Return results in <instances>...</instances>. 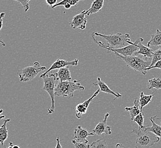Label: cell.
<instances>
[{
	"mask_svg": "<svg viewBox=\"0 0 161 148\" xmlns=\"http://www.w3.org/2000/svg\"><path fill=\"white\" fill-rule=\"evenodd\" d=\"M92 38L99 47L110 49L122 48L126 46L127 40H130V35L127 33L105 35L94 32L92 34Z\"/></svg>",
	"mask_w": 161,
	"mask_h": 148,
	"instance_id": "obj_1",
	"label": "cell"
},
{
	"mask_svg": "<svg viewBox=\"0 0 161 148\" xmlns=\"http://www.w3.org/2000/svg\"><path fill=\"white\" fill-rule=\"evenodd\" d=\"M117 58L127 64L128 67L133 68L136 71L140 72L143 75H146L147 72L145 69L150 66L152 63V59L147 58L144 56H140L137 55L130 56H123L118 54L114 53Z\"/></svg>",
	"mask_w": 161,
	"mask_h": 148,
	"instance_id": "obj_2",
	"label": "cell"
},
{
	"mask_svg": "<svg viewBox=\"0 0 161 148\" xmlns=\"http://www.w3.org/2000/svg\"><path fill=\"white\" fill-rule=\"evenodd\" d=\"M80 80L59 81L56 84L55 95L62 96L63 98L68 97L70 99L73 98L75 91L85 90V87L80 83Z\"/></svg>",
	"mask_w": 161,
	"mask_h": 148,
	"instance_id": "obj_3",
	"label": "cell"
},
{
	"mask_svg": "<svg viewBox=\"0 0 161 148\" xmlns=\"http://www.w3.org/2000/svg\"><path fill=\"white\" fill-rule=\"evenodd\" d=\"M131 132L136 133L137 136L136 142V148H149L161 140L154 133L146 130L145 126L141 129L133 130Z\"/></svg>",
	"mask_w": 161,
	"mask_h": 148,
	"instance_id": "obj_4",
	"label": "cell"
},
{
	"mask_svg": "<svg viewBox=\"0 0 161 148\" xmlns=\"http://www.w3.org/2000/svg\"><path fill=\"white\" fill-rule=\"evenodd\" d=\"M43 90L49 93L52 100L51 106L47 109V114H52L55 111V88L57 77L56 74H47L43 76Z\"/></svg>",
	"mask_w": 161,
	"mask_h": 148,
	"instance_id": "obj_5",
	"label": "cell"
},
{
	"mask_svg": "<svg viewBox=\"0 0 161 148\" xmlns=\"http://www.w3.org/2000/svg\"><path fill=\"white\" fill-rule=\"evenodd\" d=\"M45 69V66H41L39 62H34L33 66H28L19 70L17 75L21 82H27L34 79L41 71H43Z\"/></svg>",
	"mask_w": 161,
	"mask_h": 148,
	"instance_id": "obj_6",
	"label": "cell"
},
{
	"mask_svg": "<svg viewBox=\"0 0 161 148\" xmlns=\"http://www.w3.org/2000/svg\"><path fill=\"white\" fill-rule=\"evenodd\" d=\"M127 43H129V45L125 46L120 49H110L108 47H104V49L111 51L114 53H117L123 56H130L136 55V53L138 51L139 48L134 44L131 40H127Z\"/></svg>",
	"mask_w": 161,
	"mask_h": 148,
	"instance_id": "obj_7",
	"label": "cell"
},
{
	"mask_svg": "<svg viewBox=\"0 0 161 148\" xmlns=\"http://www.w3.org/2000/svg\"><path fill=\"white\" fill-rule=\"evenodd\" d=\"M86 10H84L73 17L72 21L69 23L71 28L73 29H80V30H84L86 29L87 22L86 18Z\"/></svg>",
	"mask_w": 161,
	"mask_h": 148,
	"instance_id": "obj_8",
	"label": "cell"
},
{
	"mask_svg": "<svg viewBox=\"0 0 161 148\" xmlns=\"http://www.w3.org/2000/svg\"><path fill=\"white\" fill-rule=\"evenodd\" d=\"M110 114L108 113L106 114L104 119L100 121L97 124L96 127L93 130L92 132L95 134V135L101 136L102 133H105L107 135H110L112 133V127L107 125V121Z\"/></svg>",
	"mask_w": 161,
	"mask_h": 148,
	"instance_id": "obj_9",
	"label": "cell"
},
{
	"mask_svg": "<svg viewBox=\"0 0 161 148\" xmlns=\"http://www.w3.org/2000/svg\"><path fill=\"white\" fill-rule=\"evenodd\" d=\"M78 62H79L78 59H75V60H73L72 61H70V62L65 61V60L58 59L57 61L53 63V65L50 66V67L47 70V71L44 72L43 74H41V75H40V77L41 78V77H43V76H45L47 73H49L50 71H52L53 70L59 69V68H62V67L67 66H77Z\"/></svg>",
	"mask_w": 161,
	"mask_h": 148,
	"instance_id": "obj_10",
	"label": "cell"
},
{
	"mask_svg": "<svg viewBox=\"0 0 161 148\" xmlns=\"http://www.w3.org/2000/svg\"><path fill=\"white\" fill-rule=\"evenodd\" d=\"M100 91H101L100 89L97 90L93 94V95L89 99H87V100L85 101L84 103H82L81 104H79L76 106V108H75L76 114H75V116H76V117H77L78 119H81L82 117V116L86 113L90 103L92 102V100H93L94 98H95L99 94Z\"/></svg>",
	"mask_w": 161,
	"mask_h": 148,
	"instance_id": "obj_11",
	"label": "cell"
},
{
	"mask_svg": "<svg viewBox=\"0 0 161 148\" xmlns=\"http://www.w3.org/2000/svg\"><path fill=\"white\" fill-rule=\"evenodd\" d=\"M143 40V38H140L135 42H133L134 44L136 45V46L139 48L138 51L136 53V55H141L147 58L152 59L154 54V50L150 49V47L147 46H145L142 45V42Z\"/></svg>",
	"mask_w": 161,
	"mask_h": 148,
	"instance_id": "obj_12",
	"label": "cell"
},
{
	"mask_svg": "<svg viewBox=\"0 0 161 148\" xmlns=\"http://www.w3.org/2000/svg\"><path fill=\"white\" fill-rule=\"evenodd\" d=\"M95 134L93 132H89L86 128H84L79 125L75 130L74 139L78 142H89L87 137L89 136H94Z\"/></svg>",
	"mask_w": 161,
	"mask_h": 148,
	"instance_id": "obj_13",
	"label": "cell"
},
{
	"mask_svg": "<svg viewBox=\"0 0 161 148\" xmlns=\"http://www.w3.org/2000/svg\"><path fill=\"white\" fill-rule=\"evenodd\" d=\"M93 85L94 86H97L99 87V89L101 90V91H102L103 92L106 93L108 94H111L113 95L116 98L115 99H121L122 97V95H121L119 93L115 92L113 91H112L106 84L103 82L101 80V77H98L97 78V82H94L93 83Z\"/></svg>",
	"mask_w": 161,
	"mask_h": 148,
	"instance_id": "obj_14",
	"label": "cell"
},
{
	"mask_svg": "<svg viewBox=\"0 0 161 148\" xmlns=\"http://www.w3.org/2000/svg\"><path fill=\"white\" fill-rule=\"evenodd\" d=\"M57 80L59 81H71L72 77L71 72L69 70V66H65L62 68H59L58 72L56 73Z\"/></svg>",
	"mask_w": 161,
	"mask_h": 148,
	"instance_id": "obj_15",
	"label": "cell"
},
{
	"mask_svg": "<svg viewBox=\"0 0 161 148\" xmlns=\"http://www.w3.org/2000/svg\"><path fill=\"white\" fill-rule=\"evenodd\" d=\"M126 111L129 112L131 120H133L136 117L138 114H140L141 112V105H140V100L136 99L134 101L133 107H126L125 108Z\"/></svg>",
	"mask_w": 161,
	"mask_h": 148,
	"instance_id": "obj_16",
	"label": "cell"
},
{
	"mask_svg": "<svg viewBox=\"0 0 161 148\" xmlns=\"http://www.w3.org/2000/svg\"><path fill=\"white\" fill-rule=\"evenodd\" d=\"M105 0H94L93 1L90 9L87 10L86 16H89L92 14L99 12L102 9Z\"/></svg>",
	"mask_w": 161,
	"mask_h": 148,
	"instance_id": "obj_17",
	"label": "cell"
},
{
	"mask_svg": "<svg viewBox=\"0 0 161 148\" xmlns=\"http://www.w3.org/2000/svg\"><path fill=\"white\" fill-rule=\"evenodd\" d=\"M156 119H158L157 115L150 117V120L151 121V123L152 124V126L151 127L145 126V128L147 130L154 133L155 135L158 136L161 139V126L155 123V120Z\"/></svg>",
	"mask_w": 161,
	"mask_h": 148,
	"instance_id": "obj_18",
	"label": "cell"
},
{
	"mask_svg": "<svg viewBox=\"0 0 161 148\" xmlns=\"http://www.w3.org/2000/svg\"><path fill=\"white\" fill-rule=\"evenodd\" d=\"M161 46V31L157 30L155 34L151 35V39L147 43V46Z\"/></svg>",
	"mask_w": 161,
	"mask_h": 148,
	"instance_id": "obj_19",
	"label": "cell"
},
{
	"mask_svg": "<svg viewBox=\"0 0 161 148\" xmlns=\"http://www.w3.org/2000/svg\"><path fill=\"white\" fill-rule=\"evenodd\" d=\"M10 119L4 120L3 125H1L0 128V142L2 145H3L4 142L8 137V129L6 127V124L8 122H10Z\"/></svg>",
	"mask_w": 161,
	"mask_h": 148,
	"instance_id": "obj_20",
	"label": "cell"
},
{
	"mask_svg": "<svg viewBox=\"0 0 161 148\" xmlns=\"http://www.w3.org/2000/svg\"><path fill=\"white\" fill-rule=\"evenodd\" d=\"M154 96V94H152L150 95H145L143 92L141 93L140 95V105H141V109L143 110V108L145 107L146 105L149 104V103L151 102L152 98Z\"/></svg>",
	"mask_w": 161,
	"mask_h": 148,
	"instance_id": "obj_21",
	"label": "cell"
},
{
	"mask_svg": "<svg viewBox=\"0 0 161 148\" xmlns=\"http://www.w3.org/2000/svg\"><path fill=\"white\" fill-rule=\"evenodd\" d=\"M149 90L155 88L156 90L161 89V79L159 77L154 78L149 80Z\"/></svg>",
	"mask_w": 161,
	"mask_h": 148,
	"instance_id": "obj_22",
	"label": "cell"
},
{
	"mask_svg": "<svg viewBox=\"0 0 161 148\" xmlns=\"http://www.w3.org/2000/svg\"><path fill=\"white\" fill-rule=\"evenodd\" d=\"M80 1H85V0H62L59 3H57L54 6H53L52 9H54L56 7L59 6H64L65 3H69L71 6H76L77 5L78 3Z\"/></svg>",
	"mask_w": 161,
	"mask_h": 148,
	"instance_id": "obj_23",
	"label": "cell"
},
{
	"mask_svg": "<svg viewBox=\"0 0 161 148\" xmlns=\"http://www.w3.org/2000/svg\"><path fill=\"white\" fill-rule=\"evenodd\" d=\"M108 145L107 144V142L105 140H101L99 139L97 141L93 142L91 145H90V148H108Z\"/></svg>",
	"mask_w": 161,
	"mask_h": 148,
	"instance_id": "obj_24",
	"label": "cell"
},
{
	"mask_svg": "<svg viewBox=\"0 0 161 148\" xmlns=\"http://www.w3.org/2000/svg\"><path fill=\"white\" fill-rule=\"evenodd\" d=\"M134 121H135L137 124L139 125V128L141 129L142 128L144 127V113L143 110H141V112L140 114H138L136 117L133 119Z\"/></svg>",
	"mask_w": 161,
	"mask_h": 148,
	"instance_id": "obj_25",
	"label": "cell"
},
{
	"mask_svg": "<svg viewBox=\"0 0 161 148\" xmlns=\"http://www.w3.org/2000/svg\"><path fill=\"white\" fill-rule=\"evenodd\" d=\"M159 60H161V48L154 51L153 56L152 58V63L150 67L153 66Z\"/></svg>",
	"mask_w": 161,
	"mask_h": 148,
	"instance_id": "obj_26",
	"label": "cell"
},
{
	"mask_svg": "<svg viewBox=\"0 0 161 148\" xmlns=\"http://www.w3.org/2000/svg\"><path fill=\"white\" fill-rule=\"evenodd\" d=\"M89 142H78L75 139L72 140V143L75 148H90V145L88 144Z\"/></svg>",
	"mask_w": 161,
	"mask_h": 148,
	"instance_id": "obj_27",
	"label": "cell"
},
{
	"mask_svg": "<svg viewBox=\"0 0 161 148\" xmlns=\"http://www.w3.org/2000/svg\"><path fill=\"white\" fill-rule=\"evenodd\" d=\"M15 1H17L19 3H21L22 6L24 8L25 12H27L30 9V5L29 2L31 0H13Z\"/></svg>",
	"mask_w": 161,
	"mask_h": 148,
	"instance_id": "obj_28",
	"label": "cell"
},
{
	"mask_svg": "<svg viewBox=\"0 0 161 148\" xmlns=\"http://www.w3.org/2000/svg\"><path fill=\"white\" fill-rule=\"evenodd\" d=\"M153 68H159V69H161V60L158 61V62H157L153 66L149 67L146 68L145 70L146 71H148L150 70H152Z\"/></svg>",
	"mask_w": 161,
	"mask_h": 148,
	"instance_id": "obj_29",
	"label": "cell"
},
{
	"mask_svg": "<svg viewBox=\"0 0 161 148\" xmlns=\"http://www.w3.org/2000/svg\"><path fill=\"white\" fill-rule=\"evenodd\" d=\"M46 3L52 8L57 3V0H45Z\"/></svg>",
	"mask_w": 161,
	"mask_h": 148,
	"instance_id": "obj_30",
	"label": "cell"
},
{
	"mask_svg": "<svg viewBox=\"0 0 161 148\" xmlns=\"http://www.w3.org/2000/svg\"><path fill=\"white\" fill-rule=\"evenodd\" d=\"M5 16V13H1V19H0V20H1V30L2 29V28H3V18Z\"/></svg>",
	"mask_w": 161,
	"mask_h": 148,
	"instance_id": "obj_31",
	"label": "cell"
},
{
	"mask_svg": "<svg viewBox=\"0 0 161 148\" xmlns=\"http://www.w3.org/2000/svg\"><path fill=\"white\" fill-rule=\"evenodd\" d=\"M56 140H57V145H56V146H55V148H62V145H61V144H60V140H59V137H57V139H56Z\"/></svg>",
	"mask_w": 161,
	"mask_h": 148,
	"instance_id": "obj_32",
	"label": "cell"
},
{
	"mask_svg": "<svg viewBox=\"0 0 161 148\" xmlns=\"http://www.w3.org/2000/svg\"><path fill=\"white\" fill-rule=\"evenodd\" d=\"M20 148V146H19V145H14V144H13L12 142H10L9 146V147H8V148Z\"/></svg>",
	"mask_w": 161,
	"mask_h": 148,
	"instance_id": "obj_33",
	"label": "cell"
},
{
	"mask_svg": "<svg viewBox=\"0 0 161 148\" xmlns=\"http://www.w3.org/2000/svg\"><path fill=\"white\" fill-rule=\"evenodd\" d=\"M64 6V8L66 9H70V8L72 6L70 4L68 3H65Z\"/></svg>",
	"mask_w": 161,
	"mask_h": 148,
	"instance_id": "obj_34",
	"label": "cell"
},
{
	"mask_svg": "<svg viewBox=\"0 0 161 148\" xmlns=\"http://www.w3.org/2000/svg\"><path fill=\"white\" fill-rule=\"evenodd\" d=\"M3 117H5V116L4 115H3V116H1V119H3Z\"/></svg>",
	"mask_w": 161,
	"mask_h": 148,
	"instance_id": "obj_35",
	"label": "cell"
},
{
	"mask_svg": "<svg viewBox=\"0 0 161 148\" xmlns=\"http://www.w3.org/2000/svg\"><path fill=\"white\" fill-rule=\"evenodd\" d=\"M3 109H1V113H3Z\"/></svg>",
	"mask_w": 161,
	"mask_h": 148,
	"instance_id": "obj_36",
	"label": "cell"
},
{
	"mask_svg": "<svg viewBox=\"0 0 161 148\" xmlns=\"http://www.w3.org/2000/svg\"></svg>",
	"mask_w": 161,
	"mask_h": 148,
	"instance_id": "obj_37",
	"label": "cell"
}]
</instances>
